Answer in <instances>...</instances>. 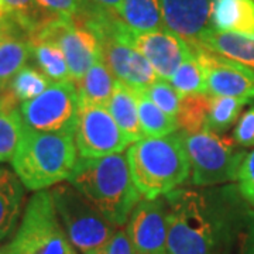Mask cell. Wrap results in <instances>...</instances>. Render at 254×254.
Here are the masks:
<instances>
[{
    "mask_svg": "<svg viewBox=\"0 0 254 254\" xmlns=\"http://www.w3.org/2000/svg\"><path fill=\"white\" fill-rule=\"evenodd\" d=\"M247 100L210 95L206 127L215 133H223L236 123Z\"/></svg>",
    "mask_w": 254,
    "mask_h": 254,
    "instance_id": "4316f807",
    "label": "cell"
},
{
    "mask_svg": "<svg viewBox=\"0 0 254 254\" xmlns=\"http://www.w3.org/2000/svg\"><path fill=\"white\" fill-rule=\"evenodd\" d=\"M140 126L144 137H164L177 131V119L168 116L141 91H136Z\"/></svg>",
    "mask_w": 254,
    "mask_h": 254,
    "instance_id": "603a6c76",
    "label": "cell"
},
{
    "mask_svg": "<svg viewBox=\"0 0 254 254\" xmlns=\"http://www.w3.org/2000/svg\"><path fill=\"white\" fill-rule=\"evenodd\" d=\"M242 254H254V212L249 215L247 222V233H246L245 245Z\"/></svg>",
    "mask_w": 254,
    "mask_h": 254,
    "instance_id": "e575fe53",
    "label": "cell"
},
{
    "mask_svg": "<svg viewBox=\"0 0 254 254\" xmlns=\"http://www.w3.org/2000/svg\"><path fill=\"white\" fill-rule=\"evenodd\" d=\"M9 254H76L57 216L50 190H37L28 200Z\"/></svg>",
    "mask_w": 254,
    "mask_h": 254,
    "instance_id": "52a82bcc",
    "label": "cell"
},
{
    "mask_svg": "<svg viewBox=\"0 0 254 254\" xmlns=\"http://www.w3.org/2000/svg\"><path fill=\"white\" fill-rule=\"evenodd\" d=\"M30 57V36L16 23L3 20L0 33V83L9 86L14 75L27 65Z\"/></svg>",
    "mask_w": 254,
    "mask_h": 254,
    "instance_id": "9a60e30c",
    "label": "cell"
},
{
    "mask_svg": "<svg viewBox=\"0 0 254 254\" xmlns=\"http://www.w3.org/2000/svg\"><path fill=\"white\" fill-rule=\"evenodd\" d=\"M232 140L242 147L254 145V106L245 112V115L237 120L232 133Z\"/></svg>",
    "mask_w": 254,
    "mask_h": 254,
    "instance_id": "d6a6232c",
    "label": "cell"
},
{
    "mask_svg": "<svg viewBox=\"0 0 254 254\" xmlns=\"http://www.w3.org/2000/svg\"><path fill=\"white\" fill-rule=\"evenodd\" d=\"M141 92L148 99L153 100L164 113L177 119L180 106H181L182 96L170 82L164 81V79H157L154 83H151L150 86H147Z\"/></svg>",
    "mask_w": 254,
    "mask_h": 254,
    "instance_id": "f546056e",
    "label": "cell"
},
{
    "mask_svg": "<svg viewBox=\"0 0 254 254\" xmlns=\"http://www.w3.org/2000/svg\"><path fill=\"white\" fill-rule=\"evenodd\" d=\"M50 195L60 223L73 249L79 254H99L116 233V226L69 182L55 185Z\"/></svg>",
    "mask_w": 254,
    "mask_h": 254,
    "instance_id": "5b68a950",
    "label": "cell"
},
{
    "mask_svg": "<svg viewBox=\"0 0 254 254\" xmlns=\"http://www.w3.org/2000/svg\"><path fill=\"white\" fill-rule=\"evenodd\" d=\"M0 33H1V21H0Z\"/></svg>",
    "mask_w": 254,
    "mask_h": 254,
    "instance_id": "f35d334b",
    "label": "cell"
},
{
    "mask_svg": "<svg viewBox=\"0 0 254 254\" xmlns=\"http://www.w3.org/2000/svg\"><path fill=\"white\" fill-rule=\"evenodd\" d=\"M180 133L193 185L209 187L237 180L239 168L247 154L237 150L232 138L220 136L208 127L198 133Z\"/></svg>",
    "mask_w": 254,
    "mask_h": 254,
    "instance_id": "8992f818",
    "label": "cell"
},
{
    "mask_svg": "<svg viewBox=\"0 0 254 254\" xmlns=\"http://www.w3.org/2000/svg\"><path fill=\"white\" fill-rule=\"evenodd\" d=\"M51 83L53 82L38 68L26 65L14 75V78L9 83V89L14 99L20 103H24L41 95Z\"/></svg>",
    "mask_w": 254,
    "mask_h": 254,
    "instance_id": "83f0119b",
    "label": "cell"
},
{
    "mask_svg": "<svg viewBox=\"0 0 254 254\" xmlns=\"http://www.w3.org/2000/svg\"><path fill=\"white\" fill-rule=\"evenodd\" d=\"M0 254H9L7 253V249H6V246H4V247H0Z\"/></svg>",
    "mask_w": 254,
    "mask_h": 254,
    "instance_id": "74e56055",
    "label": "cell"
},
{
    "mask_svg": "<svg viewBox=\"0 0 254 254\" xmlns=\"http://www.w3.org/2000/svg\"><path fill=\"white\" fill-rule=\"evenodd\" d=\"M95 6H99L102 9L109 10V11H113V13H118L123 0H86Z\"/></svg>",
    "mask_w": 254,
    "mask_h": 254,
    "instance_id": "8d00e7d4",
    "label": "cell"
},
{
    "mask_svg": "<svg viewBox=\"0 0 254 254\" xmlns=\"http://www.w3.org/2000/svg\"><path fill=\"white\" fill-rule=\"evenodd\" d=\"M99 254H136V250L127 236L126 230H116Z\"/></svg>",
    "mask_w": 254,
    "mask_h": 254,
    "instance_id": "836d02e7",
    "label": "cell"
},
{
    "mask_svg": "<svg viewBox=\"0 0 254 254\" xmlns=\"http://www.w3.org/2000/svg\"><path fill=\"white\" fill-rule=\"evenodd\" d=\"M210 95H188L182 96L177 125L184 133H198L206 127Z\"/></svg>",
    "mask_w": 254,
    "mask_h": 254,
    "instance_id": "484cf974",
    "label": "cell"
},
{
    "mask_svg": "<svg viewBox=\"0 0 254 254\" xmlns=\"http://www.w3.org/2000/svg\"><path fill=\"white\" fill-rule=\"evenodd\" d=\"M24 188L14 171L0 167V242L7 239L17 226Z\"/></svg>",
    "mask_w": 254,
    "mask_h": 254,
    "instance_id": "ac0fdd59",
    "label": "cell"
},
{
    "mask_svg": "<svg viewBox=\"0 0 254 254\" xmlns=\"http://www.w3.org/2000/svg\"><path fill=\"white\" fill-rule=\"evenodd\" d=\"M6 18L16 23L28 36L31 37L41 26H44L51 17L37 4L36 0H1Z\"/></svg>",
    "mask_w": 254,
    "mask_h": 254,
    "instance_id": "cb8c5ba5",
    "label": "cell"
},
{
    "mask_svg": "<svg viewBox=\"0 0 254 254\" xmlns=\"http://www.w3.org/2000/svg\"><path fill=\"white\" fill-rule=\"evenodd\" d=\"M210 27L245 37H254V0H213Z\"/></svg>",
    "mask_w": 254,
    "mask_h": 254,
    "instance_id": "2e32d148",
    "label": "cell"
},
{
    "mask_svg": "<svg viewBox=\"0 0 254 254\" xmlns=\"http://www.w3.org/2000/svg\"><path fill=\"white\" fill-rule=\"evenodd\" d=\"M193 46L203 47L215 54L243 64L249 68H254V37L223 33L209 27L200 34Z\"/></svg>",
    "mask_w": 254,
    "mask_h": 254,
    "instance_id": "e0dca14e",
    "label": "cell"
},
{
    "mask_svg": "<svg viewBox=\"0 0 254 254\" xmlns=\"http://www.w3.org/2000/svg\"><path fill=\"white\" fill-rule=\"evenodd\" d=\"M118 34L144 57L158 78L164 81H170L180 65L192 55L190 44L168 28L150 33H133L123 26L119 28Z\"/></svg>",
    "mask_w": 254,
    "mask_h": 254,
    "instance_id": "8fae6325",
    "label": "cell"
},
{
    "mask_svg": "<svg viewBox=\"0 0 254 254\" xmlns=\"http://www.w3.org/2000/svg\"><path fill=\"white\" fill-rule=\"evenodd\" d=\"M68 182L116 227L126 223L141 198L127 155L122 153L98 158L78 157Z\"/></svg>",
    "mask_w": 254,
    "mask_h": 254,
    "instance_id": "6da1fadb",
    "label": "cell"
},
{
    "mask_svg": "<svg viewBox=\"0 0 254 254\" xmlns=\"http://www.w3.org/2000/svg\"><path fill=\"white\" fill-rule=\"evenodd\" d=\"M17 100L11 95L9 86H3L0 83V110L6 108H17Z\"/></svg>",
    "mask_w": 254,
    "mask_h": 254,
    "instance_id": "d590c367",
    "label": "cell"
},
{
    "mask_svg": "<svg viewBox=\"0 0 254 254\" xmlns=\"http://www.w3.org/2000/svg\"><path fill=\"white\" fill-rule=\"evenodd\" d=\"M40 9L57 18H73L81 9L79 0H36Z\"/></svg>",
    "mask_w": 254,
    "mask_h": 254,
    "instance_id": "4dcf8cb0",
    "label": "cell"
},
{
    "mask_svg": "<svg viewBox=\"0 0 254 254\" xmlns=\"http://www.w3.org/2000/svg\"><path fill=\"white\" fill-rule=\"evenodd\" d=\"M119 17L133 33H150L165 30L160 0H123Z\"/></svg>",
    "mask_w": 254,
    "mask_h": 254,
    "instance_id": "ffe728a7",
    "label": "cell"
},
{
    "mask_svg": "<svg viewBox=\"0 0 254 254\" xmlns=\"http://www.w3.org/2000/svg\"><path fill=\"white\" fill-rule=\"evenodd\" d=\"M78 112L79 98L72 81L53 82L41 95L20 105L24 125L38 131L73 133Z\"/></svg>",
    "mask_w": 254,
    "mask_h": 254,
    "instance_id": "ba28073f",
    "label": "cell"
},
{
    "mask_svg": "<svg viewBox=\"0 0 254 254\" xmlns=\"http://www.w3.org/2000/svg\"><path fill=\"white\" fill-rule=\"evenodd\" d=\"M208 85V93L250 102L254 99V71L233 60L215 54L200 46H192Z\"/></svg>",
    "mask_w": 254,
    "mask_h": 254,
    "instance_id": "7c38bea8",
    "label": "cell"
},
{
    "mask_svg": "<svg viewBox=\"0 0 254 254\" xmlns=\"http://www.w3.org/2000/svg\"><path fill=\"white\" fill-rule=\"evenodd\" d=\"M73 133L38 131L24 127L11 160L13 171L31 190H44L69 180L78 160Z\"/></svg>",
    "mask_w": 254,
    "mask_h": 254,
    "instance_id": "3957f363",
    "label": "cell"
},
{
    "mask_svg": "<svg viewBox=\"0 0 254 254\" xmlns=\"http://www.w3.org/2000/svg\"><path fill=\"white\" fill-rule=\"evenodd\" d=\"M164 23L170 31L184 38L190 46L210 27L213 0H160Z\"/></svg>",
    "mask_w": 254,
    "mask_h": 254,
    "instance_id": "5bb4252c",
    "label": "cell"
},
{
    "mask_svg": "<svg viewBox=\"0 0 254 254\" xmlns=\"http://www.w3.org/2000/svg\"><path fill=\"white\" fill-rule=\"evenodd\" d=\"M31 57L34 58L37 68L51 82L71 81L68 64L63 51L58 47L44 40L31 38Z\"/></svg>",
    "mask_w": 254,
    "mask_h": 254,
    "instance_id": "7402d4cb",
    "label": "cell"
},
{
    "mask_svg": "<svg viewBox=\"0 0 254 254\" xmlns=\"http://www.w3.org/2000/svg\"><path fill=\"white\" fill-rule=\"evenodd\" d=\"M116 83L118 79L99 58L82 76L81 81L75 83L79 105L106 106L113 95Z\"/></svg>",
    "mask_w": 254,
    "mask_h": 254,
    "instance_id": "44dd1931",
    "label": "cell"
},
{
    "mask_svg": "<svg viewBox=\"0 0 254 254\" xmlns=\"http://www.w3.org/2000/svg\"><path fill=\"white\" fill-rule=\"evenodd\" d=\"M73 137L79 157L86 158L119 154L131 144L106 106L99 105H79Z\"/></svg>",
    "mask_w": 254,
    "mask_h": 254,
    "instance_id": "30bf717a",
    "label": "cell"
},
{
    "mask_svg": "<svg viewBox=\"0 0 254 254\" xmlns=\"http://www.w3.org/2000/svg\"><path fill=\"white\" fill-rule=\"evenodd\" d=\"M170 83L181 96L208 93L205 73L193 53L187 61H184L180 65V68L175 71L173 78L170 79Z\"/></svg>",
    "mask_w": 254,
    "mask_h": 254,
    "instance_id": "f1b7e54d",
    "label": "cell"
},
{
    "mask_svg": "<svg viewBox=\"0 0 254 254\" xmlns=\"http://www.w3.org/2000/svg\"><path fill=\"white\" fill-rule=\"evenodd\" d=\"M106 109L109 110L120 130L125 133V136L131 144L144 138V133L140 126L134 89L118 81L113 95L106 105Z\"/></svg>",
    "mask_w": 254,
    "mask_h": 254,
    "instance_id": "d6986e66",
    "label": "cell"
},
{
    "mask_svg": "<svg viewBox=\"0 0 254 254\" xmlns=\"http://www.w3.org/2000/svg\"><path fill=\"white\" fill-rule=\"evenodd\" d=\"M168 222V254H218L219 223L208 198L193 190H174L164 196Z\"/></svg>",
    "mask_w": 254,
    "mask_h": 254,
    "instance_id": "277c9868",
    "label": "cell"
},
{
    "mask_svg": "<svg viewBox=\"0 0 254 254\" xmlns=\"http://www.w3.org/2000/svg\"><path fill=\"white\" fill-rule=\"evenodd\" d=\"M127 163L137 190L145 199H157L188 180L190 161L181 133L144 137L127 150Z\"/></svg>",
    "mask_w": 254,
    "mask_h": 254,
    "instance_id": "7a4b0ae2",
    "label": "cell"
},
{
    "mask_svg": "<svg viewBox=\"0 0 254 254\" xmlns=\"http://www.w3.org/2000/svg\"><path fill=\"white\" fill-rule=\"evenodd\" d=\"M126 233L137 254H168L165 199H140L127 220Z\"/></svg>",
    "mask_w": 254,
    "mask_h": 254,
    "instance_id": "4fadbf2b",
    "label": "cell"
},
{
    "mask_svg": "<svg viewBox=\"0 0 254 254\" xmlns=\"http://www.w3.org/2000/svg\"><path fill=\"white\" fill-rule=\"evenodd\" d=\"M31 38L50 41L63 51L73 83L81 81L86 71L99 60L96 36L72 18H51Z\"/></svg>",
    "mask_w": 254,
    "mask_h": 254,
    "instance_id": "9c48e42d",
    "label": "cell"
},
{
    "mask_svg": "<svg viewBox=\"0 0 254 254\" xmlns=\"http://www.w3.org/2000/svg\"><path fill=\"white\" fill-rule=\"evenodd\" d=\"M20 108L0 110V163L11 161L24 133Z\"/></svg>",
    "mask_w": 254,
    "mask_h": 254,
    "instance_id": "d4e9b609",
    "label": "cell"
},
{
    "mask_svg": "<svg viewBox=\"0 0 254 254\" xmlns=\"http://www.w3.org/2000/svg\"><path fill=\"white\" fill-rule=\"evenodd\" d=\"M237 181L242 196L254 206V150L245 157L237 173Z\"/></svg>",
    "mask_w": 254,
    "mask_h": 254,
    "instance_id": "1f68e13d",
    "label": "cell"
}]
</instances>
